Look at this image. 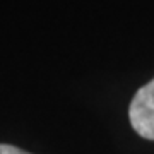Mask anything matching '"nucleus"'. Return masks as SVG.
I'll list each match as a JSON object with an SVG mask.
<instances>
[{
    "label": "nucleus",
    "mask_w": 154,
    "mask_h": 154,
    "mask_svg": "<svg viewBox=\"0 0 154 154\" xmlns=\"http://www.w3.org/2000/svg\"><path fill=\"white\" fill-rule=\"evenodd\" d=\"M128 118L140 137L154 140V79L135 93L128 108Z\"/></svg>",
    "instance_id": "obj_1"
},
{
    "label": "nucleus",
    "mask_w": 154,
    "mask_h": 154,
    "mask_svg": "<svg viewBox=\"0 0 154 154\" xmlns=\"http://www.w3.org/2000/svg\"><path fill=\"white\" fill-rule=\"evenodd\" d=\"M0 154H29V152H26L19 147H14V146H9V144H0Z\"/></svg>",
    "instance_id": "obj_2"
}]
</instances>
